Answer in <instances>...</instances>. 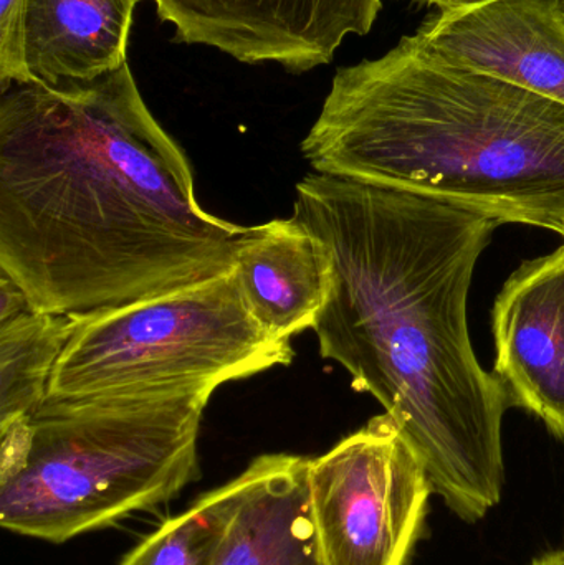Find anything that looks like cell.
<instances>
[{
  "instance_id": "6da1fadb",
  "label": "cell",
  "mask_w": 564,
  "mask_h": 565,
  "mask_svg": "<svg viewBox=\"0 0 564 565\" xmlns=\"http://www.w3.org/2000/svg\"><path fill=\"white\" fill-rule=\"evenodd\" d=\"M295 217L321 238L331 289L313 326L323 359L373 395L466 523L502 500L506 384L480 365L467 299L499 222L394 189L305 175Z\"/></svg>"
},
{
  "instance_id": "7a4b0ae2",
  "label": "cell",
  "mask_w": 564,
  "mask_h": 565,
  "mask_svg": "<svg viewBox=\"0 0 564 565\" xmlns=\"http://www.w3.org/2000/svg\"><path fill=\"white\" fill-rule=\"evenodd\" d=\"M247 227L209 214L128 63L0 96V271L82 316L234 270Z\"/></svg>"
},
{
  "instance_id": "3957f363",
  "label": "cell",
  "mask_w": 564,
  "mask_h": 565,
  "mask_svg": "<svg viewBox=\"0 0 564 565\" xmlns=\"http://www.w3.org/2000/svg\"><path fill=\"white\" fill-rule=\"evenodd\" d=\"M301 152L318 174L564 238V105L447 62L416 35L338 68Z\"/></svg>"
},
{
  "instance_id": "277c9868",
  "label": "cell",
  "mask_w": 564,
  "mask_h": 565,
  "mask_svg": "<svg viewBox=\"0 0 564 565\" xmlns=\"http://www.w3.org/2000/svg\"><path fill=\"white\" fill-rule=\"evenodd\" d=\"M214 392L46 398L0 427V526L62 544L151 513L201 478Z\"/></svg>"
},
{
  "instance_id": "5b68a950",
  "label": "cell",
  "mask_w": 564,
  "mask_h": 565,
  "mask_svg": "<svg viewBox=\"0 0 564 565\" xmlns=\"http://www.w3.org/2000/svg\"><path fill=\"white\" fill-rule=\"evenodd\" d=\"M73 319L46 398L215 392L295 358L255 321L234 270Z\"/></svg>"
},
{
  "instance_id": "8992f818",
  "label": "cell",
  "mask_w": 564,
  "mask_h": 565,
  "mask_svg": "<svg viewBox=\"0 0 564 565\" xmlns=\"http://www.w3.org/2000/svg\"><path fill=\"white\" fill-rule=\"evenodd\" d=\"M434 494L387 414L310 458L308 498L323 565H407Z\"/></svg>"
},
{
  "instance_id": "52a82bcc",
  "label": "cell",
  "mask_w": 564,
  "mask_h": 565,
  "mask_svg": "<svg viewBox=\"0 0 564 565\" xmlns=\"http://www.w3.org/2000/svg\"><path fill=\"white\" fill-rule=\"evenodd\" d=\"M174 42L205 45L247 65L310 72L333 62L350 35L370 33L381 0H152Z\"/></svg>"
},
{
  "instance_id": "ba28073f",
  "label": "cell",
  "mask_w": 564,
  "mask_h": 565,
  "mask_svg": "<svg viewBox=\"0 0 564 565\" xmlns=\"http://www.w3.org/2000/svg\"><path fill=\"white\" fill-rule=\"evenodd\" d=\"M414 35L447 62L564 105L563 0H497L434 13Z\"/></svg>"
},
{
  "instance_id": "9c48e42d",
  "label": "cell",
  "mask_w": 564,
  "mask_h": 565,
  "mask_svg": "<svg viewBox=\"0 0 564 565\" xmlns=\"http://www.w3.org/2000/svg\"><path fill=\"white\" fill-rule=\"evenodd\" d=\"M493 374L515 407L564 440V244L523 262L492 309Z\"/></svg>"
},
{
  "instance_id": "30bf717a",
  "label": "cell",
  "mask_w": 564,
  "mask_h": 565,
  "mask_svg": "<svg viewBox=\"0 0 564 565\" xmlns=\"http://www.w3.org/2000/svg\"><path fill=\"white\" fill-rule=\"evenodd\" d=\"M234 274L248 311L272 338L313 329L330 296V254L295 215L247 227Z\"/></svg>"
},
{
  "instance_id": "8fae6325",
  "label": "cell",
  "mask_w": 564,
  "mask_h": 565,
  "mask_svg": "<svg viewBox=\"0 0 564 565\" xmlns=\"http://www.w3.org/2000/svg\"><path fill=\"white\" fill-rule=\"evenodd\" d=\"M310 458L270 454L242 471L215 565H323L308 498Z\"/></svg>"
},
{
  "instance_id": "7c38bea8",
  "label": "cell",
  "mask_w": 564,
  "mask_h": 565,
  "mask_svg": "<svg viewBox=\"0 0 564 565\" xmlns=\"http://www.w3.org/2000/svg\"><path fill=\"white\" fill-rule=\"evenodd\" d=\"M139 0H25L30 82H92L126 65Z\"/></svg>"
},
{
  "instance_id": "4fadbf2b",
  "label": "cell",
  "mask_w": 564,
  "mask_h": 565,
  "mask_svg": "<svg viewBox=\"0 0 564 565\" xmlns=\"http://www.w3.org/2000/svg\"><path fill=\"white\" fill-rule=\"evenodd\" d=\"M73 316L30 305L0 319V427L33 414L72 335Z\"/></svg>"
},
{
  "instance_id": "5bb4252c",
  "label": "cell",
  "mask_w": 564,
  "mask_h": 565,
  "mask_svg": "<svg viewBox=\"0 0 564 565\" xmlns=\"http://www.w3.org/2000/svg\"><path fill=\"white\" fill-rule=\"evenodd\" d=\"M242 493L238 475L142 537L119 565H215Z\"/></svg>"
},
{
  "instance_id": "9a60e30c",
  "label": "cell",
  "mask_w": 564,
  "mask_h": 565,
  "mask_svg": "<svg viewBox=\"0 0 564 565\" xmlns=\"http://www.w3.org/2000/svg\"><path fill=\"white\" fill-rule=\"evenodd\" d=\"M25 63V0H0V93L29 83Z\"/></svg>"
},
{
  "instance_id": "2e32d148",
  "label": "cell",
  "mask_w": 564,
  "mask_h": 565,
  "mask_svg": "<svg viewBox=\"0 0 564 565\" xmlns=\"http://www.w3.org/2000/svg\"><path fill=\"white\" fill-rule=\"evenodd\" d=\"M411 2L417 3V6L437 7L439 12H456V10L487 6L497 0H411Z\"/></svg>"
},
{
  "instance_id": "e0dca14e",
  "label": "cell",
  "mask_w": 564,
  "mask_h": 565,
  "mask_svg": "<svg viewBox=\"0 0 564 565\" xmlns=\"http://www.w3.org/2000/svg\"><path fill=\"white\" fill-rule=\"evenodd\" d=\"M530 565H564V550L543 554V556L533 559Z\"/></svg>"
},
{
  "instance_id": "ac0fdd59",
  "label": "cell",
  "mask_w": 564,
  "mask_h": 565,
  "mask_svg": "<svg viewBox=\"0 0 564 565\" xmlns=\"http://www.w3.org/2000/svg\"><path fill=\"white\" fill-rule=\"evenodd\" d=\"M563 6H564V0H563Z\"/></svg>"
}]
</instances>
